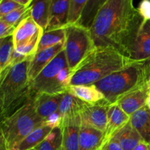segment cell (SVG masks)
Segmentation results:
<instances>
[{"mask_svg": "<svg viewBox=\"0 0 150 150\" xmlns=\"http://www.w3.org/2000/svg\"><path fill=\"white\" fill-rule=\"evenodd\" d=\"M32 15V7L31 5L28 7H23L13 10L11 13L5 15L0 18V20H2L13 26L17 27L18 25L23 21L26 18L29 17Z\"/></svg>", "mask_w": 150, "mask_h": 150, "instance_id": "83f0119b", "label": "cell"}, {"mask_svg": "<svg viewBox=\"0 0 150 150\" xmlns=\"http://www.w3.org/2000/svg\"><path fill=\"white\" fill-rule=\"evenodd\" d=\"M59 150H63V149H62V148H61V149H60Z\"/></svg>", "mask_w": 150, "mask_h": 150, "instance_id": "ab89813d", "label": "cell"}, {"mask_svg": "<svg viewBox=\"0 0 150 150\" xmlns=\"http://www.w3.org/2000/svg\"><path fill=\"white\" fill-rule=\"evenodd\" d=\"M130 116L127 115L118 104L114 103L110 105L107 124L103 132L104 146L117 136V133L130 122Z\"/></svg>", "mask_w": 150, "mask_h": 150, "instance_id": "9c48e42d", "label": "cell"}, {"mask_svg": "<svg viewBox=\"0 0 150 150\" xmlns=\"http://www.w3.org/2000/svg\"><path fill=\"white\" fill-rule=\"evenodd\" d=\"M70 6V0H52L49 21L45 31L65 27L68 24Z\"/></svg>", "mask_w": 150, "mask_h": 150, "instance_id": "9a60e30c", "label": "cell"}, {"mask_svg": "<svg viewBox=\"0 0 150 150\" xmlns=\"http://www.w3.org/2000/svg\"><path fill=\"white\" fill-rule=\"evenodd\" d=\"M63 49L64 43H61L37 52L29 62L28 76L30 82L33 81Z\"/></svg>", "mask_w": 150, "mask_h": 150, "instance_id": "7c38bea8", "label": "cell"}, {"mask_svg": "<svg viewBox=\"0 0 150 150\" xmlns=\"http://www.w3.org/2000/svg\"><path fill=\"white\" fill-rule=\"evenodd\" d=\"M107 0H89L76 23L90 29L97 13Z\"/></svg>", "mask_w": 150, "mask_h": 150, "instance_id": "d4e9b609", "label": "cell"}, {"mask_svg": "<svg viewBox=\"0 0 150 150\" xmlns=\"http://www.w3.org/2000/svg\"><path fill=\"white\" fill-rule=\"evenodd\" d=\"M16 29V26H13L4 21L0 20V38L13 36Z\"/></svg>", "mask_w": 150, "mask_h": 150, "instance_id": "4dcf8cb0", "label": "cell"}, {"mask_svg": "<svg viewBox=\"0 0 150 150\" xmlns=\"http://www.w3.org/2000/svg\"><path fill=\"white\" fill-rule=\"evenodd\" d=\"M14 1H16V2H18V4H21L22 6L28 7V6H29L31 4H32L33 0H14Z\"/></svg>", "mask_w": 150, "mask_h": 150, "instance_id": "e575fe53", "label": "cell"}, {"mask_svg": "<svg viewBox=\"0 0 150 150\" xmlns=\"http://www.w3.org/2000/svg\"><path fill=\"white\" fill-rule=\"evenodd\" d=\"M62 144L61 127H55L48 136L36 146L37 150H59Z\"/></svg>", "mask_w": 150, "mask_h": 150, "instance_id": "4316f807", "label": "cell"}, {"mask_svg": "<svg viewBox=\"0 0 150 150\" xmlns=\"http://www.w3.org/2000/svg\"><path fill=\"white\" fill-rule=\"evenodd\" d=\"M95 48L90 29L78 23L65 26L64 50L71 71Z\"/></svg>", "mask_w": 150, "mask_h": 150, "instance_id": "52a82bcc", "label": "cell"}, {"mask_svg": "<svg viewBox=\"0 0 150 150\" xmlns=\"http://www.w3.org/2000/svg\"><path fill=\"white\" fill-rule=\"evenodd\" d=\"M87 103L66 92L60 103L58 111L62 117V122L81 116L82 110Z\"/></svg>", "mask_w": 150, "mask_h": 150, "instance_id": "d6986e66", "label": "cell"}, {"mask_svg": "<svg viewBox=\"0 0 150 150\" xmlns=\"http://www.w3.org/2000/svg\"><path fill=\"white\" fill-rule=\"evenodd\" d=\"M14 50L13 36L0 38V73L5 69L10 68Z\"/></svg>", "mask_w": 150, "mask_h": 150, "instance_id": "484cf974", "label": "cell"}, {"mask_svg": "<svg viewBox=\"0 0 150 150\" xmlns=\"http://www.w3.org/2000/svg\"><path fill=\"white\" fill-rule=\"evenodd\" d=\"M53 129L46 124L38 127L21 141L13 150H28L35 148L49 135Z\"/></svg>", "mask_w": 150, "mask_h": 150, "instance_id": "7402d4cb", "label": "cell"}, {"mask_svg": "<svg viewBox=\"0 0 150 150\" xmlns=\"http://www.w3.org/2000/svg\"><path fill=\"white\" fill-rule=\"evenodd\" d=\"M81 125V116L62 122L63 150H79Z\"/></svg>", "mask_w": 150, "mask_h": 150, "instance_id": "5bb4252c", "label": "cell"}, {"mask_svg": "<svg viewBox=\"0 0 150 150\" xmlns=\"http://www.w3.org/2000/svg\"><path fill=\"white\" fill-rule=\"evenodd\" d=\"M52 0H33L30 4L32 17L44 31L48 24Z\"/></svg>", "mask_w": 150, "mask_h": 150, "instance_id": "44dd1931", "label": "cell"}, {"mask_svg": "<svg viewBox=\"0 0 150 150\" xmlns=\"http://www.w3.org/2000/svg\"><path fill=\"white\" fill-rule=\"evenodd\" d=\"M103 132L89 125L81 124L79 150H103Z\"/></svg>", "mask_w": 150, "mask_h": 150, "instance_id": "e0dca14e", "label": "cell"}, {"mask_svg": "<svg viewBox=\"0 0 150 150\" xmlns=\"http://www.w3.org/2000/svg\"><path fill=\"white\" fill-rule=\"evenodd\" d=\"M45 124V120L35 111L32 95L20 108L1 119L0 139L4 142L7 150H13L32 132Z\"/></svg>", "mask_w": 150, "mask_h": 150, "instance_id": "5b68a950", "label": "cell"}, {"mask_svg": "<svg viewBox=\"0 0 150 150\" xmlns=\"http://www.w3.org/2000/svg\"><path fill=\"white\" fill-rule=\"evenodd\" d=\"M64 93H39L32 95L34 107L37 114L41 118L46 120L48 117L58 111Z\"/></svg>", "mask_w": 150, "mask_h": 150, "instance_id": "8fae6325", "label": "cell"}, {"mask_svg": "<svg viewBox=\"0 0 150 150\" xmlns=\"http://www.w3.org/2000/svg\"><path fill=\"white\" fill-rule=\"evenodd\" d=\"M130 57L136 61L150 60V20L142 23Z\"/></svg>", "mask_w": 150, "mask_h": 150, "instance_id": "4fadbf2b", "label": "cell"}, {"mask_svg": "<svg viewBox=\"0 0 150 150\" xmlns=\"http://www.w3.org/2000/svg\"><path fill=\"white\" fill-rule=\"evenodd\" d=\"M31 59L18 63L0 74L1 119L7 117L20 108L32 95L28 76Z\"/></svg>", "mask_w": 150, "mask_h": 150, "instance_id": "277c9868", "label": "cell"}, {"mask_svg": "<svg viewBox=\"0 0 150 150\" xmlns=\"http://www.w3.org/2000/svg\"><path fill=\"white\" fill-rule=\"evenodd\" d=\"M149 89L150 86L141 88L123 97L117 103L127 115L130 117L139 109L146 105Z\"/></svg>", "mask_w": 150, "mask_h": 150, "instance_id": "2e32d148", "label": "cell"}, {"mask_svg": "<svg viewBox=\"0 0 150 150\" xmlns=\"http://www.w3.org/2000/svg\"><path fill=\"white\" fill-rule=\"evenodd\" d=\"M111 105L106 100L95 104H86L81 113V124L89 125L104 132Z\"/></svg>", "mask_w": 150, "mask_h": 150, "instance_id": "ba28073f", "label": "cell"}, {"mask_svg": "<svg viewBox=\"0 0 150 150\" xmlns=\"http://www.w3.org/2000/svg\"><path fill=\"white\" fill-rule=\"evenodd\" d=\"M144 21L133 0H107L90 28L96 47H111L130 58Z\"/></svg>", "mask_w": 150, "mask_h": 150, "instance_id": "6da1fadb", "label": "cell"}, {"mask_svg": "<svg viewBox=\"0 0 150 150\" xmlns=\"http://www.w3.org/2000/svg\"><path fill=\"white\" fill-rule=\"evenodd\" d=\"M146 105H147V106L150 108V96H149V98H148L147 99V101H146Z\"/></svg>", "mask_w": 150, "mask_h": 150, "instance_id": "d590c367", "label": "cell"}, {"mask_svg": "<svg viewBox=\"0 0 150 150\" xmlns=\"http://www.w3.org/2000/svg\"><path fill=\"white\" fill-rule=\"evenodd\" d=\"M148 150H150V144H148Z\"/></svg>", "mask_w": 150, "mask_h": 150, "instance_id": "8d00e7d4", "label": "cell"}, {"mask_svg": "<svg viewBox=\"0 0 150 150\" xmlns=\"http://www.w3.org/2000/svg\"><path fill=\"white\" fill-rule=\"evenodd\" d=\"M44 30L32 17L26 18L21 22L13 34L15 48L25 45L38 38H41Z\"/></svg>", "mask_w": 150, "mask_h": 150, "instance_id": "30bf717a", "label": "cell"}, {"mask_svg": "<svg viewBox=\"0 0 150 150\" xmlns=\"http://www.w3.org/2000/svg\"><path fill=\"white\" fill-rule=\"evenodd\" d=\"M94 84L109 103H117L128 94L150 86V60L135 62Z\"/></svg>", "mask_w": 150, "mask_h": 150, "instance_id": "3957f363", "label": "cell"}, {"mask_svg": "<svg viewBox=\"0 0 150 150\" xmlns=\"http://www.w3.org/2000/svg\"><path fill=\"white\" fill-rule=\"evenodd\" d=\"M114 138L118 140L124 150H133L143 139L129 122Z\"/></svg>", "mask_w": 150, "mask_h": 150, "instance_id": "603a6c76", "label": "cell"}, {"mask_svg": "<svg viewBox=\"0 0 150 150\" xmlns=\"http://www.w3.org/2000/svg\"><path fill=\"white\" fill-rule=\"evenodd\" d=\"M148 144H149L142 140V142L138 144L137 146L133 149V150H148Z\"/></svg>", "mask_w": 150, "mask_h": 150, "instance_id": "836d02e7", "label": "cell"}, {"mask_svg": "<svg viewBox=\"0 0 150 150\" xmlns=\"http://www.w3.org/2000/svg\"><path fill=\"white\" fill-rule=\"evenodd\" d=\"M67 92L87 104H95L105 100L95 84L70 85L67 86Z\"/></svg>", "mask_w": 150, "mask_h": 150, "instance_id": "ac0fdd59", "label": "cell"}, {"mask_svg": "<svg viewBox=\"0 0 150 150\" xmlns=\"http://www.w3.org/2000/svg\"><path fill=\"white\" fill-rule=\"evenodd\" d=\"M131 125L139 133L143 141L150 144V108L147 105L130 116Z\"/></svg>", "mask_w": 150, "mask_h": 150, "instance_id": "ffe728a7", "label": "cell"}, {"mask_svg": "<svg viewBox=\"0 0 150 150\" xmlns=\"http://www.w3.org/2000/svg\"><path fill=\"white\" fill-rule=\"evenodd\" d=\"M144 21L150 20V0H142L138 7Z\"/></svg>", "mask_w": 150, "mask_h": 150, "instance_id": "1f68e13d", "label": "cell"}, {"mask_svg": "<svg viewBox=\"0 0 150 150\" xmlns=\"http://www.w3.org/2000/svg\"><path fill=\"white\" fill-rule=\"evenodd\" d=\"M88 1L89 0H70L68 24H74L79 21Z\"/></svg>", "mask_w": 150, "mask_h": 150, "instance_id": "f1b7e54d", "label": "cell"}, {"mask_svg": "<svg viewBox=\"0 0 150 150\" xmlns=\"http://www.w3.org/2000/svg\"><path fill=\"white\" fill-rule=\"evenodd\" d=\"M103 150H124L122 147L121 144L118 142L116 138H113L111 140H110L105 146L103 147Z\"/></svg>", "mask_w": 150, "mask_h": 150, "instance_id": "d6a6232c", "label": "cell"}, {"mask_svg": "<svg viewBox=\"0 0 150 150\" xmlns=\"http://www.w3.org/2000/svg\"><path fill=\"white\" fill-rule=\"evenodd\" d=\"M28 150H37L36 148H33V149H28Z\"/></svg>", "mask_w": 150, "mask_h": 150, "instance_id": "74e56055", "label": "cell"}, {"mask_svg": "<svg viewBox=\"0 0 150 150\" xmlns=\"http://www.w3.org/2000/svg\"><path fill=\"white\" fill-rule=\"evenodd\" d=\"M65 40V27L43 32L38 44V51L51 48L58 44L64 43Z\"/></svg>", "mask_w": 150, "mask_h": 150, "instance_id": "cb8c5ba5", "label": "cell"}, {"mask_svg": "<svg viewBox=\"0 0 150 150\" xmlns=\"http://www.w3.org/2000/svg\"><path fill=\"white\" fill-rule=\"evenodd\" d=\"M135 62L111 47H96L72 70L69 86L94 84Z\"/></svg>", "mask_w": 150, "mask_h": 150, "instance_id": "7a4b0ae2", "label": "cell"}, {"mask_svg": "<svg viewBox=\"0 0 150 150\" xmlns=\"http://www.w3.org/2000/svg\"><path fill=\"white\" fill-rule=\"evenodd\" d=\"M70 74L71 70L63 49L30 82L31 94L64 93L69 86Z\"/></svg>", "mask_w": 150, "mask_h": 150, "instance_id": "8992f818", "label": "cell"}, {"mask_svg": "<svg viewBox=\"0 0 150 150\" xmlns=\"http://www.w3.org/2000/svg\"><path fill=\"white\" fill-rule=\"evenodd\" d=\"M149 96H150V89H149Z\"/></svg>", "mask_w": 150, "mask_h": 150, "instance_id": "f35d334b", "label": "cell"}, {"mask_svg": "<svg viewBox=\"0 0 150 150\" xmlns=\"http://www.w3.org/2000/svg\"><path fill=\"white\" fill-rule=\"evenodd\" d=\"M21 7H23L21 4H18L14 0H1L0 1V18Z\"/></svg>", "mask_w": 150, "mask_h": 150, "instance_id": "f546056e", "label": "cell"}]
</instances>
